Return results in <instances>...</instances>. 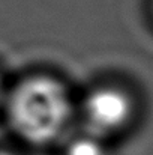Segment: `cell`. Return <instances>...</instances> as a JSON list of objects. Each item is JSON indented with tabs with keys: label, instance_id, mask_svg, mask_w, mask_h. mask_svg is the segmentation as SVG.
Returning a JSON list of instances; mask_svg holds the SVG:
<instances>
[{
	"label": "cell",
	"instance_id": "1",
	"mask_svg": "<svg viewBox=\"0 0 153 155\" xmlns=\"http://www.w3.org/2000/svg\"><path fill=\"white\" fill-rule=\"evenodd\" d=\"M6 113L17 136L44 146L68 131L74 117V101L65 83L56 77L32 75L11 91Z\"/></svg>",
	"mask_w": 153,
	"mask_h": 155
},
{
	"label": "cell",
	"instance_id": "2",
	"mask_svg": "<svg viewBox=\"0 0 153 155\" xmlns=\"http://www.w3.org/2000/svg\"><path fill=\"white\" fill-rule=\"evenodd\" d=\"M134 113V98L119 86L95 87L81 104L86 131L102 139L122 131L132 120Z\"/></svg>",
	"mask_w": 153,
	"mask_h": 155
},
{
	"label": "cell",
	"instance_id": "3",
	"mask_svg": "<svg viewBox=\"0 0 153 155\" xmlns=\"http://www.w3.org/2000/svg\"><path fill=\"white\" fill-rule=\"evenodd\" d=\"M65 155H108V152L102 142V137L86 131L74 137L66 145Z\"/></svg>",
	"mask_w": 153,
	"mask_h": 155
},
{
	"label": "cell",
	"instance_id": "4",
	"mask_svg": "<svg viewBox=\"0 0 153 155\" xmlns=\"http://www.w3.org/2000/svg\"><path fill=\"white\" fill-rule=\"evenodd\" d=\"M0 155H14L12 152H9V151H5V149H0Z\"/></svg>",
	"mask_w": 153,
	"mask_h": 155
},
{
	"label": "cell",
	"instance_id": "5",
	"mask_svg": "<svg viewBox=\"0 0 153 155\" xmlns=\"http://www.w3.org/2000/svg\"><path fill=\"white\" fill-rule=\"evenodd\" d=\"M0 97H2V83H0Z\"/></svg>",
	"mask_w": 153,
	"mask_h": 155
}]
</instances>
